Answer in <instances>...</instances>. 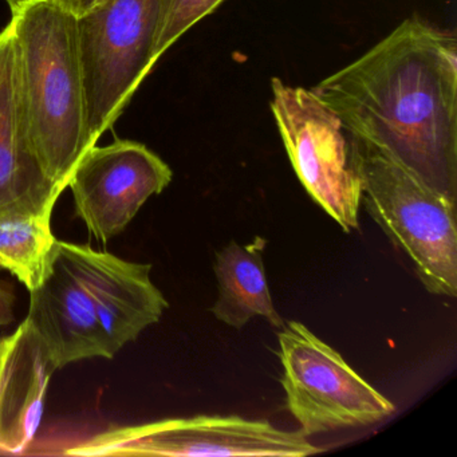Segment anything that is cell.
Masks as SVG:
<instances>
[{
	"label": "cell",
	"instance_id": "cell-17",
	"mask_svg": "<svg viewBox=\"0 0 457 457\" xmlns=\"http://www.w3.org/2000/svg\"><path fill=\"white\" fill-rule=\"evenodd\" d=\"M57 4H60L61 6L68 9L69 12H73L76 17L79 15L84 14L87 10L95 7L96 4H100L103 0H54Z\"/></svg>",
	"mask_w": 457,
	"mask_h": 457
},
{
	"label": "cell",
	"instance_id": "cell-9",
	"mask_svg": "<svg viewBox=\"0 0 457 457\" xmlns=\"http://www.w3.org/2000/svg\"><path fill=\"white\" fill-rule=\"evenodd\" d=\"M58 250L92 299L112 358L168 309L167 299L152 282L151 264L60 240Z\"/></svg>",
	"mask_w": 457,
	"mask_h": 457
},
{
	"label": "cell",
	"instance_id": "cell-10",
	"mask_svg": "<svg viewBox=\"0 0 457 457\" xmlns=\"http://www.w3.org/2000/svg\"><path fill=\"white\" fill-rule=\"evenodd\" d=\"M61 194L34 148L9 25L0 33V220L52 215Z\"/></svg>",
	"mask_w": 457,
	"mask_h": 457
},
{
	"label": "cell",
	"instance_id": "cell-4",
	"mask_svg": "<svg viewBox=\"0 0 457 457\" xmlns=\"http://www.w3.org/2000/svg\"><path fill=\"white\" fill-rule=\"evenodd\" d=\"M162 2L103 0L77 17L87 125L95 143L157 62Z\"/></svg>",
	"mask_w": 457,
	"mask_h": 457
},
{
	"label": "cell",
	"instance_id": "cell-7",
	"mask_svg": "<svg viewBox=\"0 0 457 457\" xmlns=\"http://www.w3.org/2000/svg\"><path fill=\"white\" fill-rule=\"evenodd\" d=\"M320 449L298 432L239 416H197L116 428L66 451L69 456L303 457Z\"/></svg>",
	"mask_w": 457,
	"mask_h": 457
},
{
	"label": "cell",
	"instance_id": "cell-12",
	"mask_svg": "<svg viewBox=\"0 0 457 457\" xmlns=\"http://www.w3.org/2000/svg\"><path fill=\"white\" fill-rule=\"evenodd\" d=\"M26 320L44 338L58 369L89 358H112L92 299L60 250L49 277L30 291Z\"/></svg>",
	"mask_w": 457,
	"mask_h": 457
},
{
	"label": "cell",
	"instance_id": "cell-13",
	"mask_svg": "<svg viewBox=\"0 0 457 457\" xmlns=\"http://www.w3.org/2000/svg\"><path fill=\"white\" fill-rule=\"evenodd\" d=\"M267 240L256 237L250 245L231 242L216 255L215 270L219 296L213 304L216 320L243 328L253 318L282 328L285 320L275 309L267 283L263 253Z\"/></svg>",
	"mask_w": 457,
	"mask_h": 457
},
{
	"label": "cell",
	"instance_id": "cell-11",
	"mask_svg": "<svg viewBox=\"0 0 457 457\" xmlns=\"http://www.w3.org/2000/svg\"><path fill=\"white\" fill-rule=\"evenodd\" d=\"M57 370L52 352L29 320L0 339V453L21 454L29 448Z\"/></svg>",
	"mask_w": 457,
	"mask_h": 457
},
{
	"label": "cell",
	"instance_id": "cell-16",
	"mask_svg": "<svg viewBox=\"0 0 457 457\" xmlns=\"http://www.w3.org/2000/svg\"><path fill=\"white\" fill-rule=\"evenodd\" d=\"M15 320V294L9 283L0 282V328Z\"/></svg>",
	"mask_w": 457,
	"mask_h": 457
},
{
	"label": "cell",
	"instance_id": "cell-3",
	"mask_svg": "<svg viewBox=\"0 0 457 457\" xmlns=\"http://www.w3.org/2000/svg\"><path fill=\"white\" fill-rule=\"evenodd\" d=\"M357 138V137H355ZM361 204L413 263L435 295H457L456 200L430 188L413 173L358 140Z\"/></svg>",
	"mask_w": 457,
	"mask_h": 457
},
{
	"label": "cell",
	"instance_id": "cell-8",
	"mask_svg": "<svg viewBox=\"0 0 457 457\" xmlns=\"http://www.w3.org/2000/svg\"><path fill=\"white\" fill-rule=\"evenodd\" d=\"M172 178L168 164L143 144L116 141L93 145L74 168L68 187L77 216L105 243L124 232L146 200L162 194Z\"/></svg>",
	"mask_w": 457,
	"mask_h": 457
},
{
	"label": "cell",
	"instance_id": "cell-6",
	"mask_svg": "<svg viewBox=\"0 0 457 457\" xmlns=\"http://www.w3.org/2000/svg\"><path fill=\"white\" fill-rule=\"evenodd\" d=\"M279 330L280 384L304 436L366 427L395 413L392 401L306 326L291 320Z\"/></svg>",
	"mask_w": 457,
	"mask_h": 457
},
{
	"label": "cell",
	"instance_id": "cell-18",
	"mask_svg": "<svg viewBox=\"0 0 457 457\" xmlns=\"http://www.w3.org/2000/svg\"><path fill=\"white\" fill-rule=\"evenodd\" d=\"M26 2H30V0H7V4H12V6H18V4H23Z\"/></svg>",
	"mask_w": 457,
	"mask_h": 457
},
{
	"label": "cell",
	"instance_id": "cell-15",
	"mask_svg": "<svg viewBox=\"0 0 457 457\" xmlns=\"http://www.w3.org/2000/svg\"><path fill=\"white\" fill-rule=\"evenodd\" d=\"M224 0H164L154 57L159 60L183 34L210 15Z\"/></svg>",
	"mask_w": 457,
	"mask_h": 457
},
{
	"label": "cell",
	"instance_id": "cell-1",
	"mask_svg": "<svg viewBox=\"0 0 457 457\" xmlns=\"http://www.w3.org/2000/svg\"><path fill=\"white\" fill-rule=\"evenodd\" d=\"M358 140L456 200L457 42L419 17L312 87Z\"/></svg>",
	"mask_w": 457,
	"mask_h": 457
},
{
	"label": "cell",
	"instance_id": "cell-5",
	"mask_svg": "<svg viewBox=\"0 0 457 457\" xmlns=\"http://www.w3.org/2000/svg\"><path fill=\"white\" fill-rule=\"evenodd\" d=\"M271 109L294 170L345 232L358 228L362 175L357 138L312 90L272 79Z\"/></svg>",
	"mask_w": 457,
	"mask_h": 457
},
{
	"label": "cell",
	"instance_id": "cell-14",
	"mask_svg": "<svg viewBox=\"0 0 457 457\" xmlns=\"http://www.w3.org/2000/svg\"><path fill=\"white\" fill-rule=\"evenodd\" d=\"M52 215L0 220V269L17 277L29 291L49 277L58 253L50 228Z\"/></svg>",
	"mask_w": 457,
	"mask_h": 457
},
{
	"label": "cell",
	"instance_id": "cell-2",
	"mask_svg": "<svg viewBox=\"0 0 457 457\" xmlns=\"http://www.w3.org/2000/svg\"><path fill=\"white\" fill-rule=\"evenodd\" d=\"M26 116L37 156L63 192L81 157L96 145L87 125L77 17L54 0L12 12Z\"/></svg>",
	"mask_w": 457,
	"mask_h": 457
}]
</instances>
